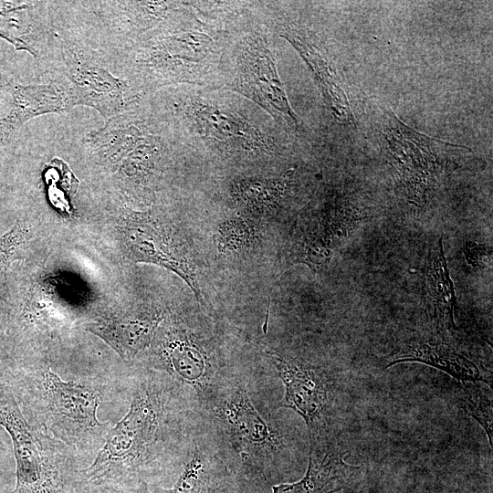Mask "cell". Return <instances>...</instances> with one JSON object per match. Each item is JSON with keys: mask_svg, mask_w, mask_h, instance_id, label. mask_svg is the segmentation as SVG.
I'll list each match as a JSON object with an SVG mask.
<instances>
[{"mask_svg": "<svg viewBox=\"0 0 493 493\" xmlns=\"http://www.w3.org/2000/svg\"><path fill=\"white\" fill-rule=\"evenodd\" d=\"M131 401L82 479H136L152 485L174 473L180 456L181 401L157 373L135 366Z\"/></svg>", "mask_w": 493, "mask_h": 493, "instance_id": "obj_1", "label": "cell"}, {"mask_svg": "<svg viewBox=\"0 0 493 493\" xmlns=\"http://www.w3.org/2000/svg\"><path fill=\"white\" fill-rule=\"evenodd\" d=\"M3 385L31 425L74 448L86 463L95 458L114 425L98 418L108 383L95 377L64 381L41 357L18 363Z\"/></svg>", "mask_w": 493, "mask_h": 493, "instance_id": "obj_2", "label": "cell"}, {"mask_svg": "<svg viewBox=\"0 0 493 493\" xmlns=\"http://www.w3.org/2000/svg\"><path fill=\"white\" fill-rule=\"evenodd\" d=\"M38 62L48 79L66 89L73 107L93 108L106 120L141 100L142 93L128 80L115 75L100 52L54 24Z\"/></svg>", "mask_w": 493, "mask_h": 493, "instance_id": "obj_3", "label": "cell"}, {"mask_svg": "<svg viewBox=\"0 0 493 493\" xmlns=\"http://www.w3.org/2000/svg\"><path fill=\"white\" fill-rule=\"evenodd\" d=\"M0 425L16 461L13 493H79L84 459L76 450L31 425L13 393L0 383Z\"/></svg>", "mask_w": 493, "mask_h": 493, "instance_id": "obj_4", "label": "cell"}, {"mask_svg": "<svg viewBox=\"0 0 493 493\" xmlns=\"http://www.w3.org/2000/svg\"><path fill=\"white\" fill-rule=\"evenodd\" d=\"M134 364L160 375L179 399L185 388L210 395L217 379L210 343L179 316H166L149 349Z\"/></svg>", "mask_w": 493, "mask_h": 493, "instance_id": "obj_5", "label": "cell"}, {"mask_svg": "<svg viewBox=\"0 0 493 493\" xmlns=\"http://www.w3.org/2000/svg\"><path fill=\"white\" fill-rule=\"evenodd\" d=\"M380 131L396 176L415 204L425 200L441 175L456 168V159L471 152L411 129L388 109H383Z\"/></svg>", "mask_w": 493, "mask_h": 493, "instance_id": "obj_6", "label": "cell"}, {"mask_svg": "<svg viewBox=\"0 0 493 493\" xmlns=\"http://www.w3.org/2000/svg\"><path fill=\"white\" fill-rule=\"evenodd\" d=\"M266 354L284 384L279 405L304 420L310 442L332 439L335 383L329 372L303 360L267 351Z\"/></svg>", "mask_w": 493, "mask_h": 493, "instance_id": "obj_7", "label": "cell"}, {"mask_svg": "<svg viewBox=\"0 0 493 493\" xmlns=\"http://www.w3.org/2000/svg\"><path fill=\"white\" fill-rule=\"evenodd\" d=\"M360 205L336 197L301 218L290 243V258L320 270L330 263L335 250L368 217Z\"/></svg>", "mask_w": 493, "mask_h": 493, "instance_id": "obj_8", "label": "cell"}, {"mask_svg": "<svg viewBox=\"0 0 493 493\" xmlns=\"http://www.w3.org/2000/svg\"><path fill=\"white\" fill-rule=\"evenodd\" d=\"M170 110L191 132L225 150L267 153L270 143L262 132L236 111L205 99L177 97Z\"/></svg>", "mask_w": 493, "mask_h": 493, "instance_id": "obj_9", "label": "cell"}, {"mask_svg": "<svg viewBox=\"0 0 493 493\" xmlns=\"http://www.w3.org/2000/svg\"><path fill=\"white\" fill-rule=\"evenodd\" d=\"M118 229L124 252L130 259L170 269L187 283L199 299L196 272L186 248L153 213L128 212Z\"/></svg>", "mask_w": 493, "mask_h": 493, "instance_id": "obj_10", "label": "cell"}, {"mask_svg": "<svg viewBox=\"0 0 493 493\" xmlns=\"http://www.w3.org/2000/svg\"><path fill=\"white\" fill-rule=\"evenodd\" d=\"M234 76L229 89L254 100L275 118L298 124V117L278 77L276 60L264 37L251 36L241 43Z\"/></svg>", "mask_w": 493, "mask_h": 493, "instance_id": "obj_11", "label": "cell"}, {"mask_svg": "<svg viewBox=\"0 0 493 493\" xmlns=\"http://www.w3.org/2000/svg\"><path fill=\"white\" fill-rule=\"evenodd\" d=\"M216 408L245 466L262 472L268 459L283 448L282 437L257 411L244 386H236L225 394Z\"/></svg>", "mask_w": 493, "mask_h": 493, "instance_id": "obj_12", "label": "cell"}, {"mask_svg": "<svg viewBox=\"0 0 493 493\" xmlns=\"http://www.w3.org/2000/svg\"><path fill=\"white\" fill-rule=\"evenodd\" d=\"M166 316L161 308L140 306L105 310L79 326L103 340L124 362L134 364L149 349Z\"/></svg>", "mask_w": 493, "mask_h": 493, "instance_id": "obj_13", "label": "cell"}, {"mask_svg": "<svg viewBox=\"0 0 493 493\" xmlns=\"http://www.w3.org/2000/svg\"><path fill=\"white\" fill-rule=\"evenodd\" d=\"M421 362L440 370L462 383H489L479 368L438 335L416 332L396 342L383 358L384 368L402 362Z\"/></svg>", "mask_w": 493, "mask_h": 493, "instance_id": "obj_14", "label": "cell"}, {"mask_svg": "<svg viewBox=\"0 0 493 493\" xmlns=\"http://www.w3.org/2000/svg\"><path fill=\"white\" fill-rule=\"evenodd\" d=\"M10 95V109L0 118V141L9 143L28 121L47 113H62L73 108L66 89L49 79L41 84L23 85L2 79Z\"/></svg>", "mask_w": 493, "mask_h": 493, "instance_id": "obj_15", "label": "cell"}, {"mask_svg": "<svg viewBox=\"0 0 493 493\" xmlns=\"http://www.w3.org/2000/svg\"><path fill=\"white\" fill-rule=\"evenodd\" d=\"M136 104L107 119L101 128L89 131L83 139L88 155L104 171L117 170L121 162L152 134L146 121L135 112Z\"/></svg>", "mask_w": 493, "mask_h": 493, "instance_id": "obj_16", "label": "cell"}, {"mask_svg": "<svg viewBox=\"0 0 493 493\" xmlns=\"http://www.w3.org/2000/svg\"><path fill=\"white\" fill-rule=\"evenodd\" d=\"M49 1H0V38L37 61L52 34Z\"/></svg>", "mask_w": 493, "mask_h": 493, "instance_id": "obj_17", "label": "cell"}, {"mask_svg": "<svg viewBox=\"0 0 493 493\" xmlns=\"http://www.w3.org/2000/svg\"><path fill=\"white\" fill-rule=\"evenodd\" d=\"M334 439L310 442L309 466L298 482L272 488L273 493H336L351 480L359 467L344 460Z\"/></svg>", "mask_w": 493, "mask_h": 493, "instance_id": "obj_18", "label": "cell"}, {"mask_svg": "<svg viewBox=\"0 0 493 493\" xmlns=\"http://www.w3.org/2000/svg\"><path fill=\"white\" fill-rule=\"evenodd\" d=\"M283 37L298 50L312 70L325 102L333 116L340 121L353 124L354 119L346 94L335 69L327 58L315 44L297 30H287Z\"/></svg>", "mask_w": 493, "mask_h": 493, "instance_id": "obj_19", "label": "cell"}, {"mask_svg": "<svg viewBox=\"0 0 493 493\" xmlns=\"http://www.w3.org/2000/svg\"><path fill=\"white\" fill-rule=\"evenodd\" d=\"M425 293L431 318L441 330L455 329L456 297L439 239L429 251L425 265Z\"/></svg>", "mask_w": 493, "mask_h": 493, "instance_id": "obj_20", "label": "cell"}, {"mask_svg": "<svg viewBox=\"0 0 493 493\" xmlns=\"http://www.w3.org/2000/svg\"><path fill=\"white\" fill-rule=\"evenodd\" d=\"M289 188V174L273 178L249 177L234 182L230 194L235 204L244 212L268 215L281 207Z\"/></svg>", "mask_w": 493, "mask_h": 493, "instance_id": "obj_21", "label": "cell"}, {"mask_svg": "<svg viewBox=\"0 0 493 493\" xmlns=\"http://www.w3.org/2000/svg\"><path fill=\"white\" fill-rule=\"evenodd\" d=\"M258 239L259 232L254 221L245 215H235L219 224L214 241L220 256L233 257L254 249Z\"/></svg>", "mask_w": 493, "mask_h": 493, "instance_id": "obj_22", "label": "cell"}, {"mask_svg": "<svg viewBox=\"0 0 493 493\" xmlns=\"http://www.w3.org/2000/svg\"><path fill=\"white\" fill-rule=\"evenodd\" d=\"M212 474L210 460L196 448L172 488L164 490L166 493H212Z\"/></svg>", "mask_w": 493, "mask_h": 493, "instance_id": "obj_23", "label": "cell"}, {"mask_svg": "<svg viewBox=\"0 0 493 493\" xmlns=\"http://www.w3.org/2000/svg\"><path fill=\"white\" fill-rule=\"evenodd\" d=\"M461 409L473 417L483 427L490 446L493 439V409L491 392L485 390L476 383H462L457 395Z\"/></svg>", "mask_w": 493, "mask_h": 493, "instance_id": "obj_24", "label": "cell"}, {"mask_svg": "<svg viewBox=\"0 0 493 493\" xmlns=\"http://www.w3.org/2000/svg\"><path fill=\"white\" fill-rule=\"evenodd\" d=\"M79 493H166L160 486L136 479H82Z\"/></svg>", "mask_w": 493, "mask_h": 493, "instance_id": "obj_25", "label": "cell"}, {"mask_svg": "<svg viewBox=\"0 0 493 493\" xmlns=\"http://www.w3.org/2000/svg\"><path fill=\"white\" fill-rule=\"evenodd\" d=\"M29 231L25 223L17 221L6 233L0 236V268L22 258Z\"/></svg>", "mask_w": 493, "mask_h": 493, "instance_id": "obj_26", "label": "cell"}, {"mask_svg": "<svg viewBox=\"0 0 493 493\" xmlns=\"http://www.w3.org/2000/svg\"><path fill=\"white\" fill-rule=\"evenodd\" d=\"M16 367L5 333L0 324V383L5 384Z\"/></svg>", "mask_w": 493, "mask_h": 493, "instance_id": "obj_27", "label": "cell"}, {"mask_svg": "<svg viewBox=\"0 0 493 493\" xmlns=\"http://www.w3.org/2000/svg\"><path fill=\"white\" fill-rule=\"evenodd\" d=\"M464 254L467 262L473 267L483 266L491 256L488 246L477 242L466 243Z\"/></svg>", "mask_w": 493, "mask_h": 493, "instance_id": "obj_28", "label": "cell"}]
</instances>
